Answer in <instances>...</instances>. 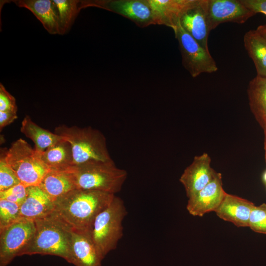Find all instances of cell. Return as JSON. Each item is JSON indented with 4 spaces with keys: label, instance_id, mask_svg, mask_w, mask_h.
Returning a JSON list of instances; mask_svg holds the SVG:
<instances>
[{
    "label": "cell",
    "instance_id": "obj_1",
    "mask_svg": "<svg viewBox=\"0 0 266 266\" xmlns=\"http://www.w3.org/2000/svg\"><path fill=\"white\" fill-rule=\"evenodd\" d=\"M115 196L101 191L76 189L54 202L53 213L71 231L90 233L96 217Z\"/></svg>",
    "mask_w": 266,
    "mask_h": 266
},
{
    "label": "cell",
    "instance_id": "obj_2",
    "mask_svg": "<svg viewBox=\"0 0 266 266\" xmlns=\"http://www.w3.org/2000/svg\"><path fill=\"white\" fill-rule=\"evenodd\" d=\"M34 237L23 252L24 255H49L72 264L71 230L53 213L34 220Z\"/></svg>",
    "mask_w": 266,
    "mask_h": 266
},
{
    "label": "cell",
    "instance_id": "obj_3",
    "mask_svg": "<svg viewBox=\"0 0 266 266\" xmlns=\"http://www.w3.org/2000/svg\"><path fill=\"white\" fill-rule=\"evenodd\" d=\"M76 189L99 191L115 195L125 183L127 172L113 161H94L71 168Z\"/></svg>",
    "mask_w": 266,
    "mask_h": 266
},
{
    "label": "cell",
    "instance_id": "obj_4",
    "mask_svg": "<svg viewBox=\"0 0 266 266\" xmlns=\"http://www.w3.org/2000/svg\"><path fill=\"white\" fill-rule=\"evenodd\" d=\"M54 133L66 138L70 143L74 166L94 161H112L107 147L106 138L97 129L90 127L80 128L63 125L57 127Z\"/></svg>",
    "mask_w": 266,
    "mask_h": 266
},
{
    "label": "cell",
    "instance_id": "obj_5",
    "mask_svg": "<svg viewBox=\"0 0 266 266\" xmlns=\"http://www.w3.org/2000/svg\"><path fill=\"white\" fill-rule=\"evenodd\" d=\"M127 214L123 200L115 196L110 204L96 217L90 233L103 259L117 248L123 237V221Z\"/></svg>",
    "mask_w": 266,
    "mask_h": 266
},
{
    "label": "cell",
    "instance_id": "obj_6",
    "mask_svg": "<svg viewBox=\"0 0 266 266\" xmlns=\"http://www.w3.org/2000/svg\"><path fill=\"white\" fill-rule=\"evenodd\" d=\"M3 156L21 183L26 187L38 186L49 170L40 153L22 138L14 141Z\"/></svg>",
    "mask_w": 266,
    "mask_h": 266
},
{
    "label": "cell",
    "instance_id": "obj_7",
    "mask_svg": "<svg viewBox=\"0 0 266 266\" xmlns=\"http://www.w3.org/2000/svg\"><path fill=\"white\" fill-rule=\"evenodd\" d=\"M34 221L19 218L0 229V266H7L17 256H21L35 233Z\"/></svg>",
    "mask_w": 266,
    "mask_h": 266
},
{
    "label": "cell",
    "instance_id": "obj_8",
    "mask_svg": "<svg viewBox=\"0 0 266 266\" xmlns=\"http://www.w3.org/2000/svg\"><path fill=\"white\" fill-rule=\"evenodd\" d=\"M174 33L178 41L183 66L193 77L218 70L217 64L209 51L203 48L180 23Z\"/></svg>",
    "mask_w": 266,
    "mask_h": 266
},
{
    "label": "cell",
    "instance_id": "obj_9",
    "mask_svg": "<svg viewBox=\"0 0 266 266\" xmlns=\"http://www.w3.org/2000/svg\"><path fill=\"white\" fill-rule=\"evenodd\" d=\"M90 6L102 8L120 15L141 28L155 25L148 0H81L82 9Z\"/></svg>",
    "mask_w": 266,
    "mask_h": 266
},
{
    "label": "cell",
    "instance_id": "obj_10",
    "mask_svg": "<svg viewBox=\"0 0 266 266\" xmlns=\"http://www.w3.org/2000/svg\"><path fill=\"white\" fill-rule=\"evenodd\" d=\"M207 14L210 31L224 23L243 24L255 15L241 0H207Z\"/></svg>",
    "mask_w": 266,
    "mask_h": 266
},
{
    "label": "cell",
    "instance_id": "obj_11",
    "mask_svg": "<svg viewBox=\"0 0 266 266\" xmlns=\"http://www.w3.org/2000/svg\"><path fill=\"white\" fill-rule=\"evenodd\" d=\"M211 158L206 153L196 156L184 170L179 179L187 198L190 199L201 190L217 174L210 166Z\"/></svg>",
    "mask_w": 266,
    "mask_h": 266
},
{
    "label": "cell",
    "instance_id": "obj_12",
    "mask_svg": "<svg viewBox=\"0 0 266 266\" xmlns=\"http://www.w3.org/2000/svg\"><path fill=\"white\" fill-rule=\"evenodd\" d=\"M226 194L223 188L221 174L217 172L205 187L188 199L187 210L194 216L202 217L207 213L215 211Z\"/></svg>",
    "mask_w": 266,
    "mask_h": 266
},
{
    "label": "cell",
    "instance_id": "obj_13",
    "mask_svg": "<svg viewBox=\"0 0 266 266\" xmlns=\"http://www.w3.org/2000/svg\"><path fill=\"white\" fill-rule=\"evenodd\" d=\"M155 25L171 28L175 32L183 15L198 0H148Z\"/></svg>",
    "mask_w": 266,
    "mask_h": 266
},
{
    "label": "cell",
    "instance_id": "obj_14",
    "mask_svg": "<svg viewBox=\"0 0 266 266\" xmlns=\"http://www.w3.org/2000/svg\"><path fill=\"white\" fill-rule=\"evenodd\" d=\"M182 27L203 48L209 51L208 39L210 32L207 14V0H198L197 3L181 17Z\"/></svg>",
    "mask_w": 266,
    "mask_h": 266
},
{
    "label": "cell",
    "instance_id": "obj_15",
    "mask_svg": "<svg viewBox=\"0 0 266 266\" xmlns=\"http://www.w3.org/2000/svg\"><path fill=\"white\" fill-rule=\"evenodd\" d=\"M254 206L255 204L247 200L227 193L214 212L219 218L237 227H246Z\"/></svg>",
    "mask_w": 266,
    "mask_h": 266
},
{
    "label": "cell",
    "instance_id": "obj_16",
    "mask_svg": "<svg viewBox=\"0 0 266 266\" xmlns=\"http://www.w3.org/2000/svg\"><path fill=\"white\" fill-rule=\"evenodd\" d=\"M12 1L18 7L25 8L31 11L49 33L62 34L59 11L53 0H16Z\"/></svg>",
    "mask_w": 266,
    "mask_h": 266
},
{
    "label": "cell",
    "instance_id": "obj_17",
    "mask_svg": "<svg viewBox=\"0 0 266 266\" xmlns=\"http://www.w3.org/2000/svg\"><path fill=\"white\" fill-rule=\"evenodd\" d=\"M54 203L38 186L27 187V194L20 206V218L34 221L51 214Z\"/></svg>",
    "mask_w": 266,
    "mask_h": 266
},
{
    "label": "cell",
    "instance_id": "obj_18",
    "mask_svg": "<svg viewBox=\"0 0 266 266\" xmlns=\"http://www.w3.org/2000/svg\"><path fill=\"white\" fill-rule=\"evenodd\" d=\"M72 264L75 266H101L103 259L98 251L90 233L71 231Z\"/></svg>",
    "mask_w": 266,
    "mask_h": 266
},
{
    "label": "cell",
    "instance_id": "obj_19",
    "mask_svg": "<svg viewBox=\"0 0 266 266\" xmlns=\"http://www.w3.org/2000/svg\"><path fill=\"white\" fill-rule=\"evenodd\" d=\"M71 168L49 169L38 185L53 202L76 189Z\"/></svg>",
    "mask_w": 266,
    "mask_h": 266
},
{
    "label": "cell",
    "instance_id": "obj_20",
    "mask_svg": "<svg viewBox=\"0 0 266 266\" xmlns=\"http://www.w3.org/2000/svg\"><path fill=\"white\" fill-rule=\"evenodd\" d=\"M40 156L49 169L66 170L74 166L71 146L66 138L49 147Z\"/></svg>",
    "mask_w": 266,
    "mask_h": 266
},
{
    "label": "cell",
    "instance_id": "obj_21",
    "mask_svg": "<svg viewBox=\"0 0 266 266\" xmlns=\"http://www.w3.org/2000/svg\"><path fill=\"white\" fill-rule=\"evenodd\" d=\"M247 95L250 110L260 126L266 124V76L257 75L249 83Z\"/></svg>",
    "mask_w": 266,
    "mask_h": 266
},
{
    "label": "cell",
    "instance_id": "obj_22",
    "mask_svg": "<svg viewBox=\"0 0 266 266\" xmlns=\"http://www.w3.org/2000/svg\"><path fill=\"white\" fill-rule=\"evenodd\" d=\"M20 131L34 144V149L42 153L49 147L65 137L43 129L32 121L26 115L21 123Z\"/></svg>",
    "mask_w": 266,
    "mask_h": 266
},
{
    "label": "cell",
    "instance_id": "obj_23",
    "mask_svg": "<svg viewBox=\"0 0 266 266\" xmlns=\"http://www.w3.org/2000/svg\"><path fill=\"white\" fill-rule=\"evenodd\" d=\"M243 42L257 75L266 76V39L257 30H251L245 33Z\"/></svg>",
    "mask_w": 266,
    "mask_h": 266
},
{
    "label": "cell",
    "instance_id": "obj_24",
    "mask_svg": "<svg viewBox=\"0 0 266 266\" xmlns=\"http://www.w3.org/2000/svg\"><path fill=\"white\" fill-rule=\"evenodd\" d=\"M58 9L62 34L68 32L72 26L81 8V0H53Z\"/></svg>",
    "mask_w": 266,
    "mask_h": 266
},
{
    "label": "cell",
    "instance_id": "obj_25",
    "mask_svg": "<svg viewBox=\"0 0 266 266\" xmlns=\"http://www.w3.org/2000/svg\"><path fill=\"white\" fill-rule=\"evenodd\" d=\"M20 205L5 200H0V229L20 218Z\"/></svg>",
    "mask_w": 266,
    "mask_h": 266
},
{
    "label": "cell",
    "instance_id": "obj_26",
    "mask_svg": "<svg viewBox=\"0 0 266 266\" xmlns=\"http://www.w3.org/2000/svg\"><path fill=\"white\" fill-rule=\"evenodd\" d=\"M248 227L256 233L266 234V204L253 208L249 219Z\"/></svg>",
    "mask_w": 266,
    "mask_h": 266
},
{
    "label": "cell",
    "instance_id": "obj_27",
    "mask_svg": "<svg viewBox=\"0 0 266 266\" xmlns=\"http://www.w3.org/2000/svg\"><path fill=\"white\" fill-rule=\"evenodd\" d=\"M19 179L6 163L3 154L0 159V191L20 183Z\"/></svg>",
    "mask_w": 266,
    "mask_h": 266
},
{
    "label": "cell",
    "instance_id": "obj_28",
    "mask_svg": "<svg viewBox=\"0 0 266 266\" xmlns=\"http://www.w3.org/2000/svg\"><path fill=\"white\" fill-rule=\"evenodd\" d=\"M27 194V187L20 183L0 191V200H5L20 205L25 200Z\"/></svg>",
    "mask_w": 266,
    "mask_h": 266
},
{
    "label": "cell",
    "instance_id": "obj_29",
    "mask_svg": "<svg viewBox=\"0 0 266 266\" xmlns=\"http://www.w3.org/2000/svg\"><path fill=\"white\" fill-rule=\"evenodd\" d=\"M15 98L0 83V111L17 112Z\"/></svg>",
    "mask_w": 266,
    "mask_h": 266
},
{
    "label": "cell",
    "instance_id": "obj_30",
    "mask_svg": "<svg viewBox=\"0 0 266 266\" xmlns=\"http://www.w3.org/2000/svg\"><path fill=\"white\" fill-rule=\"evenodd\" d=\"M255 14L261 13L266 15V0H241Z\"/></svg>",
    "mask_w": 266,
    "mask_h": 266
},
{
    "label": "cell",
    "instance_id": "obj_31",
    "mask_svg": "<svg viewBox=\"0 0 266 266\" xmlns=\"http://www.w3.org/2000/svg\"><path fill=\"white\" fill-rule=\"evenodd\" d=\"M16 112L11 111H0V129L10 125L17 118Z\"/></svg>",
    "mask_w": 266,
    "mask_h": 266
},
{
    "label": "cell",
    "instance_id": "obj_32",
    "mask_svg": "<svg viewBox=\"0 0 266 266\" xmlns=\"http://www.w3.org/2000/svg\"><path fill=\"white\" fill-rule=\"evenodd\" d=\"M256 30L266 39V25H260Z\"/></svg>",
    "mask_w": 266,
    "mask_h": 266
},
{
    "label": "cell",
    "instance_id": "obj_33",
    "mask_svg": "<svg viewBox=\"0 0 266 266\" xmlns=\"http://www.w3.org/2000/svg\"><path fill=\"white\" fill-rule=\"evenodd\" d=\"M264 132V150H266V124H265L264 127L263 128Z\"/></svg>",
    "mask_w": 266,
    "mask_h": 266
},
{
    "label": "cell",
    "instance_id": "obj_34",
    "mask_svg": "<svg viewBox=\"0 0 266 266\" xmlns=\"http://www.w3.org/2000/svg\"><path fill=\"white\" fill-rule=\"evenodd\" d=\"M263 180L264 181V182L266 184V170H265V171L263 173Z\"/></svg>",
    "mask_w": 266,
    "mask_h": 266
},
{
    "label": "cell",
    "instance_id": "obj_35",
    "mask_svg": "<svg viewBox=\"0 0 266 266\" xmlns=\"http://www.w3.org/2000/svg\"><path fill=\"white\" fill-rule=\"evenodd\" d=\"M265 157L266 160V150H265Z\"/></svg>",
    "mask_w": 266,
    "mask_h": 266
}]
</instances>
